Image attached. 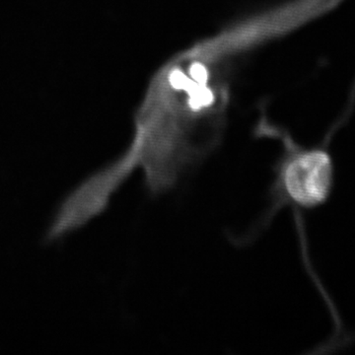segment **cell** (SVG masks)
Here are the masks:
<instances>
[{"label":"cell","instance_id":"obj_1","mask_svg":"<svg viewBox=\"0 0 355 355\" xmlns=\"http://www.w3.org/2000/svg\"><path fill=\"white\" fill-rule=\"evenodd\" d=\"M254 135L277 140L282 153L272 166L268 209L246 237L250 240L268 227L282 209L305 212L323 207L331 197L336 178L333 157L326 147L301 146L265 114L257 123Z\"/></svg>","mask_w":355,"mask_h":355},{"label":"cell","instance_id":"obj_2","mask_svg":"<svg viewBox=\"0 0 355 355\" xmlns=\"http://www.w3.org/2000/svg\"><path fill=\"white\" fill-rule=\"evenodd\" d=\"M128 179L114 161L86 178L58 207L49 227L46 239H62L101 216Z\"/></svg>","mask_w":355,"mask_h":355}]
</instances>
